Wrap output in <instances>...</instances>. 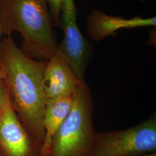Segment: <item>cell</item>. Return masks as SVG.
<instances>
[{
  "label": "cell",
  "mask_w": 156,
  "mask_h": 156,
  "mask_svg": "<svg viewBox=\"0 0 156 156\" xmlns=\"http://www.w3.org/2000/svg\"><path fill=\"white\" fill-rule=\"evenodd\" d=\"M46 62L35 60L25 55L12 36L0 42V69L11 104L28 133L42 147L45 136L44 114L48 101L43 83Z\"/></svg>",
  "instance_id": "1"
},
{
  "label": "cell",
  "mask_w": 156,
  "mask_h": 156,
  "mask_svg": "<svg viewBox=\"0 0 156 156\" xmlns=\"http://www.w3.org/2000/svg\"><path fill=\"white\" fill-rule=\"evenodd\" d=\"M1 33H20V49L37 61H47L58 49L46 0H0Z\"/></svg>",
  "instance_id": "2"
},
{
  "label": "cell",
  "mask_w": 156,
  "mask_h": 156,
  "mask_svg": "<svg viewBox=\"0 0 156 156\" xmlns=\"http://www.w3.org/2000/svg\"><path fill=\"white\" fill-rule=\"evenodd\" d=\"M93 111L91 91L82 83L73 96L68 115L51 139L47 156H90L96 134Z\"/></svg>",
  "instance_id": "3"
},
{
  "label": "cell",
  "mask_w": 156,
  "mask_h": 156,
  "mask_svg": "<svg viewBox=\"0 0 156 156\" xmlns=\"http://www.w3.org/2000/svg\"><path fill=\"white\" fill-rule=\"evenodd\" d=\"M156 153V116L124 129L97 133L90 156H143Z\"/></svg>",
  "instance_id": "4"
},
{
  "label": "cell",
  "mask_w": 156,
  "mask_h": 156,
  "mask_svg": "<svg viewBox=\"0 0 156 156\" xmlns=\"http://www.w3.org/2000/svg\"><path fill=\"white\" fill-rule=\"evenodd\" d=\"M60 20L64 39L58 49L66 57L78 80L85 82V73L89 63L91 50L89 42L78 27L74 0H64Z\"/></svg>",
  "instance_id": "5"
},
{
  "label": "cell",
  "mask_w": 156,
  "mask_h": 156,
  "mask_svg": "<svg viewBox=\"0 0 156 156\" xmlns=\"http://www.w3.org/2000/svg\"><path fill=\"white\" fill-rule=\"evenodd\" d=\"M0 151L4 156H42V146L24 127L9 99L0 113Z\"/></svg>",
  "instance_id": "6"
},
{
  "label": "cell",
  "mask_w": 156,
  "mask_h": 156,
  "mask_svg": "<svg viewBox=\"0 0 156 156\" xmlns=\"http://www.w3.org/2000/svg\"><path fill=\"white\" fill-rule=\"evenodd\" d=\"M44 87L48 100L73 97L82 83L73 72L62 51L47 60L44 72Z\"/></svg>",
  "instance_id": "7"
},
{
  "label": "cell",
  "mask_w": 156,
  "mask_h": 156,
  "mask_svg": "<svg viewBox=\"0 0 156 156\" xmlns=\"http://www.w3.org/2000/svg\"><path fill=\"white\" fill-rule=\"evenodd\" d=\"M156 17L142 18L135 17L124 19L122 17L109 16L98 10H93L87 19V34L90 39L100 41L122 28L156 26Z\"/></svg>",
  "instance_id": "8"
},
{
  "label": "cell",
  "mask_w": 156,
  "mask_h": 156,
  "mask_svg": "<svg viewBox=\"0 0 156 156\" xmlns=\"http://www.w3.org/2000/svg\"><path fill=\"white\" fill-rule=\"evenodd\" d=\"M73 97L48 100L44 114L45 136L42 147V155L47 156L51 139L66 119L73 106Z\"/></svg>",
  "instance_id": "9"
},
{
  "label": "cell",
  "mask_w": 156,
  "mask_h": 156,
  "mask_svg": "<svg viewBox=\"0 0 156 156\" xmlns=\"http://www.w3.org/2000/svg\"><path fill=\"white\" fill-rule=\"evenodd\" d=\"M64 0H46L50 11L53 25L60 26V16Z\"/></svg>",
  "instance_id": "10"
},
{
  "label": "cell",
  "mask_w": 156,
  "mask_h": 156,
  "mask_svg": "<svg viewBox=\"0 0 156 156\" xmlns=\"http://www.w3.org/2000/svg\"><path fill=\"white\" fill-rule=\"evenodd\" d=\"M9 99V97L5 82L3 79H0V113Z\"/></svg>",
  "instance_id": "11"
},
{
  "label": "cell",
  "mask_w": 156,
  "mask_h": 156,
  "mask_svg": "<svg viewBox=\"0 0 156 156\" xmlns=\"http://www.w3.org/2000/svg\"><path fill=\"white\" fill-rule=\"evenodd\" d=\"M147 43L149 45L152 46H156V31H153L152 33L151 34L149 38L147 41Z\"/></svg>",
  "instance_id": "12"
},
{
  "label": "cell",
  "mask_w": 156,
  "mask_h": 156,
  "mask_svg": "<svg viewBox=\"0 0 156 156\" xmlns=\"http://www.w3.org/2000/svg\"><path fill=\"white\" fill-rule=\"evenodd\" d=\"M4 74H3V73L2 72V71L1 70V69H0V79H4Z\"/></svg>",
  "instance_id": "13"
},
{
  "label": "cell",
  "mask_w": 156,
  "mask_h": 156,
  "mask_svg": "<svg viewBox=\"0 0 156 156\" xmlns=\"http://www.w3.org/2000/svg\"><path fill=\"white\" fill-rule=\"evenodd\" d=\"M143 156H156V153H151V154H146V155Z\"/></svg>",
  "instance_id": "14"
},
{
  "label": "cell",
  "mask_w": 156,
  "mask_h": 156,
  "mask_svg": "<svg viewBox=\"0 0 156 156\" xmlns=\"http://www.w3.org/2000/svg\"><path fill=\"white\" fill-rule=\"evenodd\" d=\"M140 2H145V1H146L147 0H139Z\"/></svg>",
  "instance_id": "15"
},
{
  "label": "cell",
  "mask_w": 156,
  "mask_h": 156,
  "mask_svg": "<svg viewBox=\"0 0 156 156\" xmlns=\"http://www.w3.org/2000/svg\"><path fill=\"white\" fill-rule=\"evenodd\" d=\"M0 156H4V155L2 154V153H1V151H0Z\"/></svg>",
  "instance_id": "16"
},
{
  "label": "cell",
  "mask_w": 156,
  "mask_h": 156,
  "mask_svg": "<svg viewBox=\"0 0 156 156\" xmlns=\"http://www.w3.org/2000/svg\"><path fill=\"white\" fill-rule=\"evenodd\" d=\"M1 26H0V36H1ZM0 42H1V41H0Z\"/></svg>",
  "instance_id": "17"
},
{
  "label": "cell",
  "mask_w": 156,
  "mask_h": 156,
  "mask_svg": "<svg viewBox=\"0 0 156 156\" xmlns=\"http://www.w3.org/2000/svg\"></svg>",
  "instance_id": "18"
}]
</instances>
